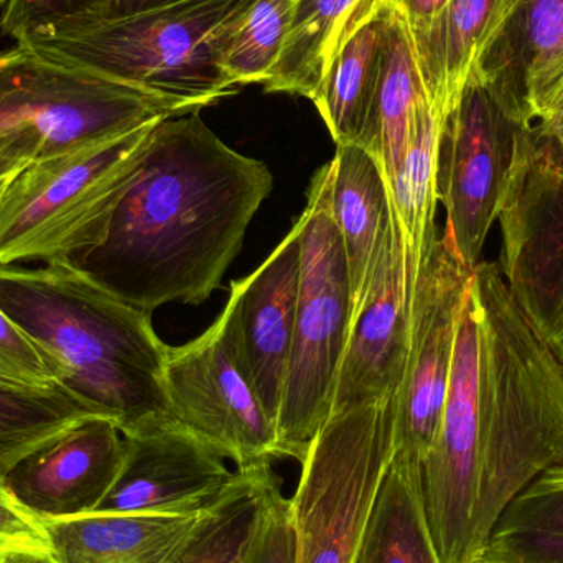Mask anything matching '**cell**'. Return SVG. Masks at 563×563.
Wrapping results in <instances>:
<instances>
[{"mask_svg": "<svg viewBox=\"0 0 563 563\" xmlns=\"http://www.w3.org/2000/svg\"><path fill=\"white\" fill-rule=\"evenodd\" d=\"M175 114L148 92L59 65L19 43L0 52V135L35 134L40 158Z\"/></svg>", "mask_w": 563, "mask_h": 563, "instance_id": "ba28073f", "label": "cell"}, {"mask_svg": "<svg viewBox=\"0 0 563 563\" xmlns=\"http://www.w3.org/2000/svg\"><path fill=\"white\" fill-rule=\"evenodd\" d=\"M297 224L300 287L277 437L279 459L287 456L301 463L330 417L353 318L346 253L331 217L330 164L311 178L307 207Z\"/></svg>", "mask_w": 563, "mask_h": 563, "instance_id": "8992f818", "label": "cell"}, {"mask_svg": "<svg viewBox=\"0 0 563 563\" xmlns=\"http://www.w3.org/2000/svg\"><path fill=\"white\" fill-rule=\"evenodd\" d=\"M9 3V0H0V5L5 7Z\"/></svg>", "mask_w": 563, "mask_h": 563, "instance_id": "f35d334b", "label": "cell"}, {"mask_svg": "<svg viewBox=\"0 0 563 563\" xmlns=\"http://www.w3.org/2000/svg\"><path fill=\"white\" fill-rule=\"evenodd\" d=\"M158 121L40 158L10 177L0 190V266L73 263L96 246Z\"/></svg>", "mask_w": 563, "mask_h": 563, "instance_id": "5b68a950", "label": "cell"}, {"mask_svg": "<svg viewBox=\"0 0 563 563\" xmlns=\"http://www.w3.org/2000/svg\"><path fill=\"white\" fill-rule=\"evenodd\" d=\"M298 287L300 228L295 223L266 263L231 284L223 310L257 394L276 426L294 347Z\"/></svg>", "mask_w": 563, "mask_h": 563, "instance_id": "2e32d148", "label": "cell"}, {"mask_svg": "<svg viewBox=\"0 0 563 563\" xmlns=\"http://www.w3.org/2000/svg\"><path fill=\"white\" fill-rule=\"evenodd\" d=\"M330 167L331 217L343 240L354 305L393 213L389 187L376 158L360 144L336 145Z\"/></svg>", "mask_w": 563, "mask_h": 563, "instance_id": "44dd1931", "label": "cell"}, {"mask_svg": "<svg viewBox=\"0 0 563 563\" xmlns=\"http://www.w3.org/2000/svg\"><path fill=\"white\" fill-rule=\"evenodd\" d=\"M295 0H253L214 36V53L236 86L266 85L290 29Z\"/></svg>", "mask_w": 563, "mask_h": 563, "instance_id": "f1b7e54d", "label": "cell"}, {"mask_svg": "<svg viewBox=\"0 0 563 563\" xmlns=\"http://www.w3.org/2000/svg\"><path fill=\"white\" fill-rule=\"evenodd\" d=\"M124 440L121 472L95 512L197 516L233 479L223 456L178 420Z\"/></svg>", "mask_w": 563, "mask_h": 563, "instance_id": "5bb4252c", "label": "cell"}, {"mask_svg": "<svg viewBox=\"0 0 563 563\" xmlns=\"http://www.w3.org/2000/svg\"><path fill=\"white\" fill-rule=\"evenodd\" d=\"M529 125L512 118L485 82L470 76L440 128L437 200L463 264L475 269L498 221L518 139Z\"/></svg>", "mask_w": 563, "mask_h": 563, "instance_id": "8fae6325", "label": "cell"}, {"mask_svg": "<svg viewBox=\"0 0 563 563\" xmlns=\"http://www.w3.org/2000/svg\"><path fill=\"white\" fill-rule=\"evenodd\" d=\"M532 132H534V131H532ZM536 139H538V137H536ZM538 141H539V139H538ZM539 142H541V141H539ZM541 145H542V147L545 148V152H548L549 157H551L552 161L555 162V164L561 165V167H563V148H561V151H551V148L545 147V145L542 144V142H541Z\"/></svg>", "mask_w": 563, "mask_h": 563, "instance_id": "74e56055", "label": "cell"}, {"mask_svg": "<svg viewBox=\"0 0 563 563\" xmlns=\"http://www.w3.org/2000/svg\"><path fill=\"white\" fill-rule=\"evenodd\" d=\"M475 563H485V562H479V561H478V562H475Z\"/></svg>", "mask_w": 563, "mask_h": 563, "instance_id": "b9f144b4", "label": "cell"}, {"mask_svg": "<svg viewBox=\"0 0 563 563\" xmlns=\"http://www.w3.org/2000/svg\"><path fill=\"white\" fill-rule=\"evenodd\" d=\"M563 53V0H506L472 75L518 121L532 124L529 82Z\"/></svg>", "mask_w": 563, "mask_h": 563, "instance_id": "ac0fdd59", "label": "cell"}, {"mask_svg": "<svg viewBox=\"0 0 563 563\" xmlns=\"http://www.w3.org/2000/svg\"><path fill=\"white\" fill-rule=\"evenodd\" d=\"M88 417L96 413L62 386L32 389L0 383V473L7 475L33 450Z\"/></svg>", "mask_w": 563, "mask_h": 563, "instance_id": "83f0119b", "label": "cell"}, {"mask_svg": "<svg viewBox=\"0 0 563 563\" xmlns=\"http://www.w3.org/2000/svg\"><path fill=\"white\" fill-rule=\"evenodd\" d=\"M563 465V366L532 330L498 263L479 261L422 498L440 563H475L508 503Z\"/></svg>", "mask_w": 563, "mask_h": 563, "instance_id": "6da1fadb", "label": "cell"}, {"mask_svg": "<svg viewBox=\"0 0 563 563\" xmlns=\"http://www.w3.org/2000/svg\"><path fill=\"white\" fill-rule=\"evenodd\" d=\"M410 297L406 246L393 211L363 294L353 305L331 412L397 394L409 353Z\"/></svg>", "mask_w": 563, "mask_h": 563, "instance_id": "4fadbf2b", "label": "cell"}, {"mask_svg": "<svg viewBox=\"0 0 563 563\" xmlns=\"http://www.w3.org/2000/svg\"><path fill=\"white\" fill-rule=\"evenodd\" d=\"M273 184L269 167L224 144L200 111L167 115L148 132L101 241L71 264L148 313L172 301L203 303Z\"/></svg>", "mask_w": 563, "mask_h": 563, "instance_id": "7a4b0ae2", "label": "cell"}, {"mask_svg": "<svg viewBox=\"0 0 563 563\" xmlns=\"http://www.w3.org/2000/svg\"><path fill=\"white\" fill-rule=\"evenodd\" d=\"M12 177H13V175H12ZM5 181H3V184H5ZM3 184H0V190H2Z\"/></svg>", "mask_w": 563, "mask_h": 563, "instance_id": "ab89813d", "label": "cell"}, {"mask_svg": "<svg viewBox=\"0 0 563 563\" xmlns=\"http://www.w3.org/2000/svg\"><path fill=\"white\" fill-rule=\"evenodd\" d=\"M397 394L331 412L290 499L295 563H354L394 453Z\"/></svg>", "mask_w": 563, "mask_h": 563, "instance_id": "52a82bcc", "label": "cell"}, {"mask_svg": "<svg viewBox=\"0 0 563 563\" xmlns=\"http://www.w3.org/2000/svg\"><path fill=\"white\" fill-rule=\"evenodd\" d=\"M253 0H170L106 19L30 26L19 45L79 71L148 92L175 111H200L238 88L214 53V36Z\"/></svg>", "mask_w": 563, "mask_h": 563, "instance_id": "277c9868", "label": "cell"}, {"mask_svg": "<svg viewBox=\"0 0 563 563\" xmlns=\"http://www.w3.org/2000/svg\"><path fill=\"white\" fill-rule=\"evenodd\" d=\"M200 515L91 512L43 525L58 563H168Z\"/></svg>", "mask_w": 563, "mask_h": 563, "instance_id": "d6986e66", "label": "cell"}, {"mask_svg": "<svg viewBox=\"0 0 563 563\" xmlns=\"http://www.w3.org/2000/svg\"><path fill=\"white\" fill-rule=\"evenodd\" d=\"M426 98L409 25L394 2L379 82L360 141L361 147L379 164L387 187L393 184L406 155L413 112Z\"/></svg>", "mask_w": 563, "mask_h": 563, "instance_id": "603a6c76", "label": "cell"}, {"mask_svg": "<svg viewBox=\"0 0 563 563\" xmlns=\"http://www.w3.org/2000/svg\"><path fill=\"white\" fill-rule=\"evenodd\" d=\"M125 440L106 417H88L20 460L5 475L20 505L42 521L91 515L124 462Z\"/></svg>", "mask_w": 563, "mask_h": 563, "instance_id": "9a60e30c", "label": "cell"}, {"mask_svg": "<svg viewBox=\"0 0 563 563\" xmlns=\"http://www.w3.org/2000/svg\"><path fill=\"white\" fill-rule=\"evenodd\" d=\"M529 111L536 137L551 148H563V53L529 82Z\"/></svg>", "mask_w": 563, "mask_h": 563, "instance_id": "d6a6232c", "label": "cell"}, {"mask_svg": "<svg viewBox=\"0 0 563 563\" xmlns=\"http://www.w3.org/2000/svg\"><path fill=\"white\" fill-rule=\"evenodd\" d=\"M479 562L563 563V465L541 473L508 503Z\"/></svg>", "mask_w": 563, "mask_h": 563, "instance_id": "484cf974", "label": "cell"}, {"mask_svg": "<svg viewBox=\"0 0 563 563\" xmlns=\"http://www.w3.org/2000/svg\"><path fill=\"white\" fill-rule=\"evenodd\" d=\"M440 128L442 119L433 112L429 99H422L413 112L406 155L389 187L390 208L399 221L406 246L410 288L439 236L435 214Z\"/></svg>", "mask_w": 563, "mask_h": 563, "instance_id": "cb8c5ba5", "label": "cell"}, {"mask_svg": "<svg viewBox=\"0 0 563 563\" xmlns=\"http://www.w3.org/2000/svg\"><path fill=\"white\" fill-rule=\"evenodd\" d=\"M165 384L178 422L238 468L279 459L276 422L223 313L197 340L168 347Z\"/></svg>", "mask_w": 563, "mask_h": 563, "instance_id": "30bf717a", "label": "cell"}, {"mask_svg": "<svg viewBox=\"0 0 563 563\" xmlns=\"http://www.w3.org/2000/svg\"><path fill=\"white\" fill-rule=\"evenodd\" d=\"M279 479L271 463L238 468L221 495L198 516L168 563H244Z\"/></svg>", "mask_w": 563, "mask_h": 563, "instance_id": "7402d4cb", "label": "cell"}, {"mask_svg": "<svg viewBox=\"0 0 563 563\" xmlns=\"http://www.w3.org/2000/svg\"><path fill=\"white\" fill-rule=\"evenodd\" d=\"M354 563H440L423 508L420 466L393 456Z\"/></svg>", "mask_w": 563, "mask_h": 563, "instance_id": "d4e9b609", "label": "cell"}, {"mask_svg": "<svg viewBox=\"0 0 563 563\" xmlns=\"http://www.w3.org/2000/svg\"><path fill=\"white\" fill-rule=\"evenodd\" d=\"M410 30H420L440 15L450 0H394Z\"/></svg>", "mask_w": 563, "mask_h": 563, "instance_id": "d590c367", "label": "cell"}, {"mask_svg": "<svg viewBox=\"0 0 563 563\" xmlns=\"http://www.w3.org/2000/svg\"><path fill=\"white\" fill-rule=\"evenodd\" d=\"M244 563H295L290 499L284 498L279 486L267 501L256 539Z\"/></svg>", "mask_w": 563, "mask_h": 563, "instance_id": "836d02e7", "label": "cell"}, {"mask_svg": "<svg viewBox=\"0 0 563 563\" xmlns=\"http://www.w3.org/2000/svg\"><path fill=\"white\" fill-rule=\"evenodd\" d=\"M165 2L170 0H9L0 26L15 40L30 26L42 23L125 15Z\"/></svg>", "mask_w": 563, "mask_h": 563, "instance_id": "f546056e", "label": "cell"}, {"mask_svg": "<svg viewBox=\"0 0 563 563\" xmlns=\"http://www.w3.org/2000/svg\"><path fill=\"white\" fill-rule=\"evenodd\" d=\"M16 554L53 558L52 542L42 519L20 505L0 473V555Z\"/></svg>", "mask_w": 563, "mask_h": 563, "instance_id": "1f68e13d", "label": "cell"}, {"mask_svg": "<svg viewBox=\"0 0 563 563\" xmlns=\"http://www.w3.org/2000/svg\"><path fill=\"white\" fill-rule=\"evenodd\" d=\"M360 0H295L287 38L267 92H287L313 101L333 58L338 40Z\"/></svg>", "mask_w": 563, "mask_h": 563, "instance_id": "4316f807", "label": "cell"}, {"mask_svg": "<svg viewBox=\"0 0 563 563\" xmlns=\"http://www.w3.org/2000/svg\"><path fill=\"white\" fill-rule=\"evenodd\" d=\"M2 561H3V558H2V555H0V563H2Z\"/></svg>", "mask_w": 563, "mask_h": 563, "instance_id": "60d3db41", "label": "cell"}, {"mask_svg": "<svg viewBox=\"0 0 563 563\" xmlns=\"http://www.w3.org/2000/svg\"><path fill=\"white\" fill-rule=\"evenodd\" d=\"M498 266L532 330L563 366V167L521 132L498 214Z\"/></svg>", "mask_w": 563, "mask_h": 563, "instance_id": "9c48e42d", "label": "cell"}, {"mask_svg": "<svg viewBox=\"0 0 563 563\" xmlns=\"http://www.w3.org/2000/svg\"><path fill=\"white\" fill-rule=\"evenodd\" d=\"M2 563H58L53 558H45V555L32 554H16L3 558Z\"/></svg>", "mask_w": 563, "mask_h": 563, "instance_id": "8d00e7d4", "label": "cell"}, {"mask_svg": "<svg viewBox=\"0 0 563 563\" xmlns=\"http://www.w3.org/2000/svg\"><path fill=\"white\" fill-rule=\"evenodd\" d=\"M42 157V141L30 132L0 135V184Z\"/></svg>", "mask_w": 563, "mask_h": 563, "instance_id": "e575fe53", "label": "cell"}, {"mask_svg": "<svg viewBox=\"0 0 563 563\" xmlns=\"http://www.w3.org/2000/svg\"><path fill=\"white\" fill-rule=\"evenodd\" d=\"M0 383L49 389L58 386L55 371L25 331L0 308Z\"/></svg>", "mask_w": 563, "mask_h": 563, "instance_id": "4dcf8cb0", "label": "cell"}, {"mask_svg": "<svg viewBox=\"0 0 563 563\" xmlns=\"http://www.w3.org/2000/svg\"><path fill=\"white\" fill-rule=\"evenodd\" d=\"M506 0H450L429 25L410 30L427 99L440 119L455 108Z\"/></svg>", "mask_w": 563, "mask_h": 563, "instance_id": "ffe728a7", "label": "cell"}, {"mask_svg": "<svg viewBox=\"0 0 563 563\" xmlns=\"http://www.w3.org/2000/svg\"><path fill=\"white\" fill-rule=\"evenodd\" d=\"M473 269L463 264L449 231L439 233L410 297L409 353L397 390L394 453L422 468L445 406L460 308Z\"/></svg>", "mask_w": 563, "mask_h": 563, "instance_id": "7c38bea8", "label": "cell"}, {"mask_svg": "<svg viewBox=\"0 0 563 563\" xmlns=\"http://www.w3.org/2000/svg\"><path fill=\"white\" fill-rule=\"evenodd\" d=\"M0 308L52 364L58 386L122 435L177 420L165 384L170 346L148 311L71 263L0 266Z\"/></svg>", "mask_w": 563, "mask_h": 563, "instance_id": "3957f363", "label": "cell"}, {"mask_svg": "<svg viewBox=\"0 0 563 563\" xmlns=\"http://www.w3.org/2000/svg\"><path fill=\"white\" fill-rule=\"evenodd\" d=\"M394 0H360L347 20L313 104L336 145L360 144L383 68Z\"/></svg>", "mask_w": 563, "mask_h": 563, "instance_id": "e0dca14e", "label": "cell"}]
</instances>
